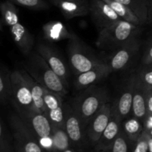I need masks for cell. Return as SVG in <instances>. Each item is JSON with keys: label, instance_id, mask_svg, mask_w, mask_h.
I'll use <instances>...</instances> for the list:
<instances>
[{"label": "cell", "instance_id": "cell-1", "mask_svg": "<svg viewBox=\"0 0 152 152\" xmlns=\"http://www.w3.org/2000/svg\"><path fill=\"white\" fill-rule=\"evenodd\" d=\"M141 28L142 26L127 21H119L99 31L96 45L102 50L115 51L137 38Z\"/></svg>", "mask_w": 152, "mask_h": 152}, {"label": "cell", "instance_id": "cell-2", "mask_svg": "<svg viewBox=\"0 0 152 152\" xmlns=\"http://www.w3.org/2000/svg\"><path fill=\"white\" fill-rule=\"evenodd\" d=\"M24 68L45 88L62 96L68 94V86L65 82L37 52L30 53L24 64Z\"/></svg>", "mask_w": 152, "mask_h": 152}, {"label": "cell", "instance_id": "cell-3", "mask_svg": "<svg viewBox=\"0 0 152 152\" xmlns=\"http://www.w3.org/2000/svg\"><path fill=\"white\" fill-rule=\"evenodd\" d=\"M108 94L105 88L92 86L84 89L75 97L71 107L86 128L98 111L108 102Z\"/></svg>", "mask_w": 152, "mask_h": 152}, {"label": "cell", "instance_id": "cell-4", "mask_svg": "<svg viewBox=\"0 0 152 152\" xmlns=\"http://www.w3.org/2000/svg\"><path fill=\"white\" fill-rule=\"evenodd\" d=\"M68 41V58L70 65L76 75L105 63L95 56L78 37Z\"/></svg>", "mask_w": 152, "mask_h": 152}, {"label": "cell", "instance_id": "cell-5", "mask_svg": "<svg viewBox=\"0 0 152 152\" xmlns=\"http://www.w3.org/2000/svg\"><path fill=\"white\" fill-rule=\"evenodd\" d=\"M11 102L21 118L36 110L31 90L20 69L11 72Z\"/></svg>", "mask_w": 152, "mask_h": 152}, {"label": "cell", "instance_id": "cell-6", "mask_svg": "<svg viewBox=\"0 0 152 152\" xmlns=\"http://www.w3.org/2000/svg\"><path fill=\"white\" fill-rule=\"evenodd\" d=\"M10 125L16 152H45L19 115L10 116Z\"/></svg>", "mask_w": 152, "mask_h": 152}, {"label": "cell", "instance_id": "cell-7", "mask_svg": "<svg viewBox=\"0 0 152 152\" xmlns=\"http://www.w3.org/2000/svg\"><path fill=\"white\" fill-rule=\"evenodd\" d=\"M65 111V129L69 137L72 148L84 152L86 139V128L71 106H67Z\"/></svg>", "mask_w": 152, "mask_h": 152}, {"label": "cell", "instance_id": "cell-8", "mask_svg": "<svg viewBox=\"0 0 152 152\" xmlns=\"http://www.w3.org/2000/svg\"><path fill=\"white\" fill-rule=\"evenodd\" d=\"M89 13L99 31L123 20L104 0H91Z\"/></svg>", "mask_w": 152, "mask_h": 152}, {"label": "cell", "instance_id": "cell-9", "mask_svg": "<svg viewBox=\"0 0 152 152\" xmlns=\"http://www.w3.org/2000/svg\"><path fill=\"white\" fill-rule=\"evenodd\" d=\"M112 105L107 102L97 114L91 120L86 127V139L93 147L95 146L110 121Z\"/></svg>", "mask_w": 152, "mask_h": 152}, {"label": "cell", "instance_id": "cell-10", "mask_svg": "<svg viewBox=\"0 0 152 152\" xmlns=\"http://www.w3.org/2000/svg\"><path fill=\"white\" fill-rule=\"evenodd\" d=\"M62 97L63 96L45 88V115L50 120L52 126H65V111L62 105Z\"/></svg>", "mask_w": 152, "mask_h": 152}, {"label": "cell", "instance_id": "cell-11", "mask_svg": "<svg viewBox=\"0 0 152 152\" xmlns=\"http://www.w3.org/2000/svg\"><path fill=\"white\" fill-rule=\"evenodd\" d=\"M37 52L42 56L51 69L68 86L69 70L67 68L63 59L59 56V53L53 47L44 43H39L37 45Z\"/></svg>", "mask_w": 152, "mask_h": 152}, {"label": "cell", "instance_id": "cell-12", "mask_svg": "<svg viewBox=\"0 0 152 152\" xmlns=\"http://www.w3.org/2000/svg\"><path fill=\"white\" fill-rule=\"evenodd\" d=\"M136 75H133L128 80L118 99L112 105V111L122 122L132 114V103Z\"/></svg>", "mask_w": 152, "mask_h": 152}, {"label": "cell", "instance_id": "cell-13", "mask_svg": "<svg viewBox=\"0 0 152 152\" xmlns=\"http://www.w3.org/2000/svg\"><path fill=\"white\" fill-rule=\"evenodd\" d=\"M22 120L37 137V140L39 138L51 136L53 126L50 120L43 113L34 110L22 117Z\"/></svg>", "mask_w": 152, "mask_h": 152}, {"label": "cell", "instance_id": "cell-14", "mask_svg": "<svg viewBox=\"0 0 152 152\" xmlns=\"http://www.w3.org/2000/svg\"><path fill=\"white\" fill-rule=\"evenodd\" d=\"M140 49V42L138 39L132 40L123 47L114 51L108 64L112 71H119L126 68L132 58Z\"/></svg>", "mask_w": 152, "mask_h": 152}, {"label": "cell", "instance_id": "cell-15", "mask_svg": "<svg viewBox=\"0 0 152 152\" xmlns=\"http://www.w3.org/2000/svg\"><path fill=\"white\" fill-rule=\"evenodd\" d=\"M112 72L109 65L105 62L89 71L77 75L74 80V87L77 90H84L106 78Z\"/></svg>", "mask_w": 152, "mask_h": 152}, {"label": "cell", "instance_id": "cell-16", "mask_svg": "<svg viewBox=\"0 0 152 152\" xmlns=\"http://www.w3.org/2000/svg\"><path fill=\"white\" fill-rule=\"evenodd\" d=\"M122 121L117 114L111 111V115L108 125L101 135L98 142L94 147V149L108 151L121 131Z\"/></svg>", "mask_w": 152, "mask_h": 152}, {"label": "cell", "instance_id": "cell-17", "mask_svg": "<svg viewBox=\"0 0 152 152\" xmlns=\"http://www.w3.org/2000/svg\"><path fill=\"white\" fill-rule=\"evenodd\" d=\"M132 116L140 120L144 125L148 119L145 85L140 80L137 75H136V83L134 90Z\"/></svg>", "mask_w": 152, "mask_h": 152}, {"label": "cell", "instance_id": "cell-18", "mask_svg": "<svg viewBox=\"0 0 152 152\" xmlns=\"http://www.w3.org/2000/svg\"><path fill=\"white\" fill-rule=\"evenodd\" d=\"M52 3L59 9L66 19H73L87 15L89 13L88 1H62L50 0Z\"/></svg>", "mask_w": 152, "mask_h": 152}, {"label": "cell", "instance_id": "cell-19", "mask_svg": "<svg viewBox=\"0 0 152 152\" xmlns=\"http://www.w3.org/2000/svg\"><path fill=\"white\" fill-rule=\"evenodd\" d=\"M13 39L23 54L28 56L34 44V37L22 24L18 22L9 27Z\"/></svg>", "mask_w": 152, "mask_h": 152}, {"label": "cell", "instance_id": "cell-20", "mask_svg": "<svg viewBox=\"0 0 152 152\" xmlns=\"http://www.w3.org/2000/svg\"><path fill=\"white\" fill-rule=\"evenodd\" d=\"M43 37L50 42H59L65 39H72L77 36L73 34L61 22H50L42 27Z\"/></svg>", "mask_w": 152, "mask_h": 152}, {"label": "cell", "instance_id": "cell-21", "mask_svg": "<svg viewBox=\"0 0 152 152\" xmlns=\"http://www.w3.org/2000/svg\"><path fill=\"white\" fill-rule=\"evenodd\" d=\"M21 71L30 88L36 110L45 114V105L44 101L45 87L38 83L25 68L21 69Z\"/></svg>", "mask_w": 152, "mask_h": 152}, {"label": "cell", "instance_id": "cell-22", "mask_svg": "<svg viewBox=\"0 0 152 152\" xmlns=\"http://www.w3.org/2000/svg\"><path fill=\"white\" fill-rule=\"evenodd\" d=\"M127 6L140 18L143 25L147 23L152 11L151 0H115Z\"/></svg>", "mask_w": 152, "mask_h": 152}, {"label": "cell", "instance_id": "cell-23", "mask_svg": "<svg viewBox=\"0 0 152 152\" xmlns=\"http://www.w3.org/2000/svg\"><path fill=\"white\" fill-rule=\"evenodd\" d=\"M12 96L11 73L4 65L0 68V102L1 105H6Z\"/></svg>", "mask_w": 152, "mask_h": 152}, {"label": "cell", "instance_id": "cell-24", "mask_svg": "<svg viewBox=\"0 0 152 152\" xmlns=\"http://www.w3.org/2000/svg\"><path fill=\"white\" fill-rule=\"evenodd\" d=\"M121 129L131 140L136 142L143 132L144 124L137 118L132 116L122 122Z\"/></svg>", "mask_w": 152, "mask_h": 152}, {"label": "cell", "instance_id": "cell-25", "mask_svg": "<svg viewBox=\"0 0 152 152\" xmlns=\"http://www.w3.org/2000/svg\"><path fill=\"white\" fill-rule=\"evenodd\" d=\"M104 1L108 3L114 9V11L123 20L127 21V22L134 24L136 25H139V26L143 25V23L140 19V18L125 4L115 1V0H104Z\"/></svg>", "mask_w": 152, "mask_h": 152}, {"label": "cell", "instance_id": "cell-26", "mask_svg": "<svg viewBox=\"0 0 152 152\" xmlns=\"http://www.w3.org/2000/svg\"><path fill=\"white\" fill-rule=\"evenodd\" d=\"M51 137L53 142V152H63L72 147L65 127L53 126Z\"/></svg>", "mask_w": 152, "mask_h": 152}, {"label": "cell", "instance_id": "cell-27", "mask_svg": "<svg viewBox=\"0 0 152 152\" xmlns=\"http://www.w3.org/2000/svg\"><path fill=\"white\" fill-rule=\"evenodd\" d=\"M1 14V25L10 27L19 22V13L15 4L10 1H2L0 4Z\"/></svg>", "mask_w": 152, "mask_h": 152}, {"label": "cell", "instance_id": "cell-28", "mask_svg": "<svg viewBox=\"0 0 152 152\" xmlns=\"http://www.w3.org/2000/svg\"><path fill=\"white\" fill-rule=\"evenodd\" d=\"M136 142L131 140L121 129L108 152H132Z\"/></svg>", "mask_w": 152, "mask_h": 152}, {"label": "cell", "instance_id": "cell-29", "mask_svg": "<svg viewBox=\"0 0 152 152\" xmlns=\"http://www.w3.org/2000/svg\"><path fill=\"white\" fill-rule=\"evenodd\" d=\"M0 152H16L13 137L10 136L2 121L0 123Z\"/></svg>", "mask_w": 152, "mask_h": 152}, {"label": "cell", "instance_id": "cell-30", "mask_svg": "<svg viewBox=\"0 0 152 152\" xmlns=\"http://www.w3.org/2000/svg\"><path fill=\"white\" fill-rule=\"evenodd\" d=\"M13 4L32 9L35 10H42L49 9V4L45 0H7Z\"/></svg>", "mask_w": 152, "mask_h": 152}, {"label": "cell", "instance_id": "cell-31", "mask_svg": "<svg viewBox=\"0 0 152 152\" xmlns=\"http://www.w3.org/2000/svg\"><path fill=\"white\" fill-rule=\"evenodd\" d=\"M149 138V133L144 128L143 132H142L140 137L138 138V140L135 142L132 152H148Z\"/></svg>", "mask_w": 152, "mask_h": 152}, {"label": "cell", "instance_id": "cell-32", "mask_svg": "<svg viewBox=\"0 0 152 152\" xmlns=\"http://www.w3.org/2000/svg\"><path fill=\"white\" fill-rule=\"evenodd\" d=\"M137 75L143 84L152 87V65L143 67Z\"/></svg>", "mask_w": 152, "mask_h": 152}, {"label": "cell", "instance_id": "cell-33", "mask_svg": "<svg viewBox=\"0 0 152 152\" xmlns=\"http://www.w3.org/2000/svg\"><path fill=\"white\" fill-rule=\"evenodd\" d=\"M38 142L45 152H53V142L51 136L39 138Z\"/></svg>", "mask_w": 152, "mask_h": 152}, {"label": "cell", "instance_id": "cell-34", "mask_svg": "<svg viewBox=\"0 0 152 152\" xmlns=\"http://www.w3.org/2000/svg\"><path fill=\"white\" fill-rule=\"evenodd\" d=\"M145 89L147 112H148V119H147V120H148L152 119V87L145 85Z\"/></svg>", "mask_w": 152, "mask_h": 152}, {"label": "cell", "instance_id": "cell-35", "mask_svg": "<svg viewBox=\"0 0 152 152\" xmlns=\"http://www.w3.org/2000/svg\"><path fill=\"white\" fill-rule=\"evenodd\" d=\"M142 67L149 66L152 65V42L151 44L147 48L142 59Z\"/></svg>", "mask_w": 152, "mask_h": 152}, {"label": "cell", "instance_id": "cell-36", "mask_svg": "<svg viewBox=\"0 0 152 152\" xmlns=\"http://www.w3.org/2000/svg\"><path fill=\"white\" fill-rule=\"evenodd\" d=\"M148 151L152 152V137L150 136L149 142H148Z\"/></svg>", "mask_w": 152, "mask_h": 152}, {"label": "cell", "instance_id": "cell-37", "mask_svg": "<svg viewBox=\"0 0 152 152\" xmlns=\"http://www.w3.org/2000/svg\"><path fill=\"white\" fill-rule=\"evenodd\" d=\"M63 152H82V151H78V150H77V149H75V148H72V147H71V148H68V149L65 150V151H63Z\"/></svg>", "mask_w": 152, "mask_h": 152}, {"label": "cell", "instance_id": "cell-38", "mask_svg": "<svg viewBox=\"0 0 152 152\" xmlns=\"http://www.w3.org/2000/svg\"><path fill=\"white\" fill-rule=\"evenodd\" d=\"M94 152H108V151H105V150H96V149H94Z\"/></svg>", "mask_w": 152, "mask_h": 152}, {"label": "cell", "instance_id": "cell-39", "mask_svg": "<svg viewBox=\"0 0 152 152\" xmlns=\"http://www.w3.org/2000/svg\"><path fill=\"white\" fill-rule=\"evenodd\" d=\"M62 1H88V0H62Z\"/></svg>", "mask_w": 152, "mask_h": 152}, {"label": "cell", "instance_id": "cell-40", "mask_svg": "<svg viewBox=\"0 0 152 152\" xmlns=\"http://www.w3.org/2000/svg\"><path fill=\"white\" fill-rule=\"evenodd\" d=\"M151 8H152V0H151Z\"/></svg>", "mask_w": 152, "mask_h": 152}]
</instances>
